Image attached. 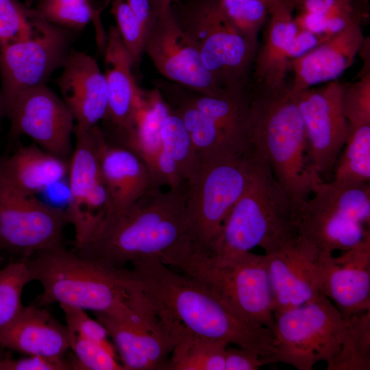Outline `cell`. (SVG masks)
I'll return each mask as SVG.
<instances>
[{"mask_svg":"<svg viewBox=\"0 0 370 370\" xmlns=\"http://www.w3.org/2000/svg\"><path fill=\"white\" fill-rule=\"evenodd\" d=\"M134 276L159 321L174 341L193 336L254 350L275 352L272 331L237 312L199 280L148 256L131 263Z\"/></svg>","mask_w":370,"mask_h":370,"instance_id":"cell-1","label":"cell"},{"mask_svg":"<svg viewBox=\"0 0 370 370\" xmlns=\"http://www.w3.org/2000/svg\"><path fill=\"white\" fill-rule=\"evenodd\" d=\"M33 280L42 291L39 306L58 303L122 317L132 314L140 295L132 269L84 257L64 245L27 259Z\"/></svg>","mask_w":370,"mask_h":370,"instance_id":"cell-2","label":"cell"},{"mask_svg":"<svg viewBox=\"0 0 370 370\" xmlns=\"http://www.w3.org/2000/svg\"><path fill=\"white\" fill-rule=\"evenodd\" d=\"M253 157L248 184L208 254L219 265L229 264L256 247L265 254L274 252L298 238L299 208L254 148Z\"/></svg>","mask_w":370,"mask_h":370,"instance_id":"cell-3","label":"cell"},{"mask_svg":"<svg viewBox=\"0 0 370 370\" xmlns=\"http://www.w3.org/2000/svg\"><path fill=\"white\" fill-rule=\"evenodd\" d=\"M186 187L166 192L154 188L124 212L103 218L79 255L123 268L148 256L160 257L185 241Z\"/></svg>","mask_w":370,"mask_h":370,"instance_id":"cell-4","label":"cell"},{"mask_svg":"<svg viewBox=\"0 0 370 370\" xmlns=\"http://www.w3.org/2000/svg\"><path fill=\"white\" fill-rule=\"evenodd\" d=\"M250 123L252 147L299 209L323 180L309 160L304 123L289 87L268 92L251 90Z\"/></svg>","mask_w":370,"mask_h":370,"instance_id":"cell-5","label":"cell"},{"mask_svg":"<svg viewBox=\"0 0 370 370\" xmlns=\"http://www.w3.org/2000/svg\"><path fill=\"white\" fill-rule=\"evenodd\" d=\"M159 258L201 282L242 316L273 331L274 308L264 254L248 251L219 265L184 241Z\"/></svg>","mask_w":370,"mask_h":370,"instance_id":"cell-6","label":"cell"},{"mask_svg":"<svg viewBox=\"0 0 370 370\" xmlns=\"http://www.w3.org/2000/svg\"><path fill=\"white\" fill-rule=\"evenodd\" d=\"M298 211V237L319 254L346 251L370 239V186L320 180Z\"/></svg>","mask_w":370,"mask_h":370,"instance_id":"cell-7","label":"cell"},{"mask_svg":"<svg viewBox=\"0 0 370 370\" xmlns=\"http://www.w3.org/2000/svg\"><path fill=\"white\" fill-rule=\"evenodd\" d=\"M218 1L178 0L171 10L217 86L226 90L249 88L258 48L231 25Z\"/></svg>","mask_w":370,"mask_h":370,"instance_id":"cell-8","label":"cell"},{"mask_svg":"<svg viewBox=\"0 0 370 370\" xmlns=\"http://www.w3.org/2000/svg\"><path fill=\"white\" fill-rule=\"evenodd\" d=\"M253 148L243 156L201 164L186 183L185 241L209 254L234 205L245 190L253 167Z\"/></svg>","mask_w":370,"mask_h":370,"instance_id":"cell-9","label":"cell"},{"mask_svg":"<svg viewBox=\"0 0 370 370\" xmlns=\"http://www.w3.org/2000/svg\"><path fill=\"white\" fill-rule=\"evenodd\" d=\"M274 315L275 352L263 358L265 365L282 362L298 370H311L320 361L327 368L332 365L345 337L346 321L327 297L321 294Z\"/></svg>","mask_w":370,"mask_h":370,"instance_id":"cell-10","label":"cell"},{"mask_svg":"<svg viewBox=\"0 0 370 370\" xmlns=\"http://www.w3.org/2000/svg\"><path fill=\"white\" fill-rule=\"evenodd\" d=\"M73 32L38 14L29 37L0 49L2 114L8 115L21 94L46 84L52 73L62 68L72 49Z\"/></svg>","mask_w":370,"mask_h":370,"instance_id":"cell-11","label":"cell"},{"mask_svg":"<svg viewBox=\"0 0 370 370\" xmlns=\"http://www.w3.org/2000/svg\"><path fill=\"white\" fill-rule=\"evenodd\" d=\"M65 210L18 190L0 169V250L27 259L63 245Z\"/></svg>","mask_w":370,"mask_h":370,"instance_id":"cell-12","label":"cell"},{"mask_svg":"<svg viewBox=\"0 0 370 370\" xmlns=\"http://www.w3.org/2000/svg\"><path fill=\"white\" fill-rule=\"evenodd\" d=\"M343 85L336 79L323 86L291 92L304 123L309 160L322 180L331 175L346 140Z\"/></svg>","mask_w":370,"mask_h":370,"instance_id":"cell-13","label":"cell"},{"mask_svg":"<svg viewBox=\"0 0 370 370\" xmlns=\"http://www.w3.org/2000/svg\"><path fill=\"white\" fill-rule=\"evenodd\" d=\"M145 53L165 79L206 95H219V88L204 66L189 37L177 24L171 8L157 14L147 32Z\"/></svg>","mask_w":370,"mask_h":370,"instance_id":"cell-14","label":"cell"},{"mask_svg":"<svg viewBox=\"0 0 370 370\" xmlns=\"http://www.w3.org/2000/svg\"><path fill=\"white\" fill-rule=\"evenodd\" d=\"M7 116L12 136H27L44 150L70 160L75 120L62 99L46 84L21 94Z\"/></svg>","mask_w":370,"mask_h":370,"instance_id":"cell-15","label":"cell"},{"mask_svg":"<svg viewBox=\"0 0 370 370\" xmlns=\"http://www.w3.org/2000/svg\"><path fill=\"white\" fill-rule=\"evenodd\" d=\"M94 313L125 370L167 369L174 344L146 299L127 317Z\"/></svg>","mask_w":370,"mask_h":370,"instance_id":"cell-16","label":"cell"},{"mask_svg":"<svg viewBox=\"0 0 370 370\" xmlns=\"http://www.w3.org/2000/svg\"><path fill=\"white\" fill-rule=\"evenodd\" d=\"M103 52L108 109L100 127L108 141L123 146L135 126L142 88L134 77L132 57L114 25L107 31Z\"/></svg>","mask_w":370,"mask_h":370,"instance_id":"cell-17","label":"cell"},{"mask_svg":"<svg viewBox=\"0 0 370 370\" xmlns=\"http://www.w3.org/2000/svg\"><path fill=\"white\" fill-rule=\"evenodd\" d=\"M315 264L320 292L345 320L370 310V239L337 257L319 254Z\"/></svg>","mask_w":370,"mask_h":370,"instance_id":"cell-18","label":"cell"},{"mask_svg":"<svg viewBox=\"0 0 370 370\" xmlns=\"http://www.w3.org/2000/svg\"><path fill=\"white\" fill-rule=\"evenodd\" d=\"M319 252L300 238L265 254L274 314L310 303L320 292L316 260Z\"/></svg>","mask_w":370,"mask_h":370,"instance_id":"cell-19","label":"cell"},{"mask_svg":"<svg viewBox=\"0 0 370 370\" xmlns=\"http://www.w3.org/2000/svg\"><path fill=\"white\" fill-rule=\"evenodd\" d=\"M61 69L57 84L75 126L90 129L99 125L108 113V93L106 77L97 61L71 49Z\"/></svg>","mask_w":370,"mask_h":370,"instance_id":"cell-20","label":"cell"},{"mask_svg":"<svg viewBox=\"0 0 370 370\" xmlns=\"http://www.w3.org/2000/svg\"><path fill=\"white\" fill-rule=\"evenodd\" d=\"M99 159L108 195L104 218L124 212L149 190L157 188L140 158L131 149L108 141L102 130Z\"/></svg>","mask_w":370,"mask_h":370,"instance_id":"cell-21","label":"cell"},{"mask_svg":"<svg viewBox=\"0 0 370 370\" xmlns=\"http://www.w3.org/2000/svg\"><path fill=\"white\" fill-rule=\"evenodd\" d=\"M365 41L361 21L356 22L291 62V93L338 78L353 63Z\"/></svg>","mask_w":370,"mask_h":370,"instance_id":"cell-22","label":"cell"},{"mask_svg":"<svg viewBox=\"0 0 370 370\" xmlns=\"http://www.w3.org/2000/svg\"><path fill=\"white\" fill-rule=\"evenodd\" d=\"M294 10L293 3L288 1L271 9L254 62L251 90L277 92L289 87L286 75L291 63L286 57V49L298 30L293 16Z\"/></svg>","mask_w":370,"mask_h":370,"instance_id":"cell-23","label":"cell"},{"mask_svg":"<svg viewBox=\"0 0 370 370\" xmlns=\"http://www.w3.org/2000/svg\"><path fill=\"white\" fill-rule=\"evenodd\" d=\"M0 346L27 356L62 360L70 351V334L47 310L30 304L0 331Z\"/></svg>","mask_w":370,"mask_h":370,"instance_id":"cell-24","label":"cell"},{"mask_svg":"<svg viewBox=\"0 0 370 370\" xmlns=\"http://www.w3.org/2000/svg\"><path fill=\"white\" fill-rule=\"evenodd\" d=\"M154 83L166 103L181 117L201 165L245 154L212 119L188 101L181 86L166 79H157Z\"/></svg>","mask_w":370,"mask_h":370,"instance_id":"cell-25","label":"cell"},{"mask_svg":"<svg viewBox=\"0 0 370 370\" xmlns=\"http://www.w3.org/2000/svg\"><path fill=\"white\" fill-rule=\"evenodd\" d=\"M69 160L59 158L34 143L0 158V169L21 191L36 196L67 177Z\"/></svg>","mask_w":370,"mask_h":370,"instance_id":"cell-26","label":"cell"},{"mask_svg":"<svg viewBox=\"0 0 370 370\" xmlns=\"http://www.w3.org/2000/svg\"><path fill=\"white\" fill-rule=\"evenodd\" d=\"M170 110L160 92L142 89L134 128L124 144L136 153L147 166L150 175L162 150L161 129Z\"/></svg>","mask_w":370,"mask_h":370,"instance_id":"cell-27","label":"cell"},{"mask_svg":"<svg viewBox=\"0 0 370 370\" xmlns=\"http://www.w3.org/2000/svg\"><path fill=\"white\" fill-rule=\"evenodd\" d=\"M112 0H39L34 9L44 19L53 24L80 31L92 22L95 36L106 31L101 14Z\"/></svg>","mask_w":370,"mask_h":370,"instance_id":"cell-28","label":"cell"},{"mask_svg":"<svg viewBox=\"0 0 370 370\" xmlns=\"http://www.w3.org/2000/svg\"><path fill=\"white\" fill-rule=\"evenodd\" d=\"M344 151L333 171L334 180L369 183L370 180V124L347 125Z\"/></svg>","mask_w":370,"mask_h":370,"instance_id":"cell-29","label":"cell"},{"mask_svg":"<svg viewBox=\"0 0 370 370\" xmlns=\"http://www.w3.org/2000/svg\"><path fill=\"white\" fill-rule=\"evenodd\" d=\"M229 344L193 336L174 341L167 369L225 370V352Z\"/></svg>","mask_w":370,"mask_h":370,"instance_id":"cell-30","label":"cell"},{"mask_svg":"<svg viewBox=\"0 0 370 370\" xmlns=\"http://www.w3.org/2000/svg\"><path fill=\"white\" fill-rule=\"evenodd\" d=\"M346 321L345 337L338 354L327 370L370 369V310Z\"/></svg>","mask_w":370,"mask_h":370,"instance_id":"cell-31","label":"cell"},{"mask_svg":"<svg viewBox=\"0 0 370 370\" xmlns=\"http://www.w3.org/2000/svg\"><path fill=\"white\" fill-rule=\"evenodd\" d=\"M169 107L161 129L162 147L175 161L186 183L201 164L181 117Z\"/></svg>","mask_w":370,"mask_h":370,"instance_id":"cell-32","label":"cell"},{"mask_svg":"<svg viewBox=\"0 0 370 370\" xmlns=\"http://www.w3.org/2000/svg\"><path fill=\"white\" fill-rule=\"evenodd\" d=\"M33 280L27 259L11 262L0 268V331L12 324L25 306L22 293Z\"/></svg>","mask_w":370,"mask_h":370,"instance_id":"cell-33","label":"cell"},{"mask_svg":"<svg viewBox=\"0 0 370 370\" xmlns=\"http://www.w3.org/2000/svg\"><path fill=\"white\" fill-rule=\"evenodd\" d=\"M219 6L231 25L247 40L258 47V35L269 17L264 0H219Z\"/></svg>","mask_w":370,"mask_h":370,"instance_id":"cell-34","label":"cell"},{"mask_svg":"<svg viewBox=\"0 0 370 370\" xmlns=\"http://www.w3.org/2000/svg\"><path fill=\"white\" fill-rule=\"evenodd\" d=\"M38 14L18 0H0V49L29 37L34 31Z\"/></svg>","mask_w":370,"mask_h":370,"instance_id":"cell-35","label":"cell"},{"mask_svg":"<svg viewBox=\"0 0 370 370\" xmlns=\"http://www.w3.org/2000/svg\"><path fill=\"white\" fill-rule=\"evenodd\" d=\"M69 331L70 351L73 352L70 357L73 369L125 370L119 362L116 352Z\"/></svg>","mask_w":370,"mask_h":370,"instance_id":"cell-36","label":"cell"},{"mask_svg":"<svg viewBox=\"0 0 370 370\" xmlns=\"http://www.w3.org/2000/svg\"><path fill=\"white\" fill-rule=\"evenodd\" d=\"M110 12L114 18L122 42L138 69L145 53L146 32L125 0H112Z\"/></svg>","mask_w":370,"mask_h":370,"instance_id":"cell-37","label":"cell"},{"mask_svg":"<svg viewBox=\"0 0 370 370\" xmlns=\"http://www.w3.org/2000/svg\"><path fill=\"white\" fill-rule=\"evenodd\" d=\"M343 109L347 125L370 124V70L362 71L353 83L344 84Z\"/></svg>","mask_w":370,"mask_h":370,"instance_id":"cell-38","label":"cell"},{"mask_svg":"<svg viewBox=\"0 0 370 370\" xmlns=\"http://www.w3.org/2000/svg\"><path fill=\"white\" fill-rule=\"evenodd\" d=\"M64 314L69 330L79 336L99 343L116 353L106 328L98 321L90 317L85 310L67 305H60Z\"/></svg>","mask_w":370,"mask_h":370,"instance_id":"cell-39","label":"cell"},{"mask_svg":"<svg viewBox=\"0 0 370 370\" xmlns=\"http://www.w3.org/2000/svg\"><path fill=\"white\" fill-rule=\"evenodd\" d=\"M70 358L53 360L39 356H27L19 359L5 357L3 370H71Z\"/></svg>","mask_w":370,"mask_h":370,"instance_id":"cell-40","label":"cell"},{"mask_svg":"<svg viewBox=\"0 0 370 370\" xmlns=\"http://www.w3.org/2000/svg\"><path fill=\"white\" fill-rule=\"evenodd\" d=\"M263 358L254 350L229 345L225 352V370H257L265 365Z\"/></svg>","mask_w":370,"mask_h":370,"instance_id":"cell-41","label":"cell"},{"mask_svg":"<svg viewBox=\"0 0 370 370\" xmlns=\"http://www.w3.org/2000/svg\"><path fill=\"white\" fill-rule=\"evenodd\" d=\"M328 37L323 34H314L298 29L287 46L286 57L288 60L291 63V60L304 55Z\"/></svg>","mask_w":370,"mask_h":370,"instance_id":"cell-42","label":"cell"},{"mask_svg":"<svg viewBox=\"0 0 370 370\" xmlns=\"http://www.w3.org/2000/svg\"><path fill=\"white\" fill-rule=\"evenodd\" d=\"M147 32L155 21L157 13L150 0H125Z\"/></svg>","mask_w":370,"mask_h":370,"instance_id":"cell-43","label":"cell"},{"mask_svg":"<svg viewBox=\"0 0 370 370\" xmlns=\"http://www.w3.org/2000/svg\"><path fill=\"white\" fill-rule=\"evenodd\" d=\"M151 3L156 12L159 14L162 12L168 10L171 8L173 3H175L178 0H150Z\"/></svg>","mask_w":370,"mask_h":370,"instance_id":"cell-44","label":"cell"},{"mask_svg":"<svg viewBox=\"0 0 370 370\" xmlns=\"http://www.w3.org/2000/svg\"><path fill=\"white\" fill-rule=\"evenodd\" d=\"M268 4L270 10L274 7L275 5H278V3L285 2V1H289L294 4L295 6V2L294 0H264Z\"/></svg>","mask_w":370,"mask_h":370,"instance_id":"cell-45","label":"cell"},{"mask_svg":"<svg viewBox=\"0 0 370 370\" xmlns=\"http://www.w3.org/2000/svg\"><path fill=\"white\" fill-rule=\"evenodd\" d=\"M36 0H24V3L26 6L32 8V4Z\"/></svg>","mask_w":370,"mask_h":370,"instance_id":"cell-46","label":"cell"},{"mask_svg":"<svg viewBox=\"0 0 370 370\" xmlns=\"http://www.w3.org/2000/svg\"><path fill=\"white\" fill-rule=\"evenodd\" d=\"M3 360H4V358H0V370H3Z\"/></svg>","mask_w":370,"mask_h":370,"instance_id":"cell-47","label":"cell"},{"mask_svg":"<svg viewBox=\"0 0 370 370\" xmlns=\"http://www.w3.org/2000/svg\"><path fill=\"white\" fill-rule=\"evenodd\" d=\"M2 115L1 114V96H0V116Z\"/></svg>","mask_w":370,"mask_h":370,"instance_id":"cell-48","label":"cell"},{"mask_svg":"<svg viewBox=\"0 0 370 370\" xmlns=\"http://www.w3.org/2000/svg\"><path fill=\"white\" fill-rule=\"evenodd\" d=\"M295 1V0H294Z\"/></svg>","mask_w":370,"mask_h":370,"instance_id":"cell-49","label":"cell"}]
</instances>
